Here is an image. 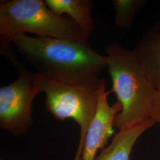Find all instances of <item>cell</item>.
I'll return each mask as SVG.
<instances>
[{"instance_id": "cell-1", "label": "cell", "mask_w": 160, "mask_h": 160, "mask_svg": "<svg viewBox=\"0 0 160 160\" xmlns=\"http://www.w3.org/2000/svg\"><path fill=\"white\" fill-rule=\"evenodd\" d=\"M12 43L23 57L46 78L97 87L107 68V57L92 47L88 38L71 41L48 37L15 36Z\"/></svg>"}, {"instance_id": "cell-2", "label": "cell", "mask_w": 160, "mask_h": 160, "mask_svg": "<svg viewBox=\"0 0 160 160\" xmlns=\"http://www.w3.org/2000/svg\"><path fill=\"white\" fill-rule=\"evenodd\" d=\"M107 69L121 110L114 126L120 131L152 120L157 90L132 52L118 43L107 46Z\"/></svg>"}, {"instance_id": "cell-3", "label": "cell", "mask_w": 160, "mask_h": 160, "mask_svg": "<svg viewBox=\"0 0 160 160\" xmlns=\"http://www.w3.org/2000/svg\"><path fill=\"white\" fill-rule=\"evenodd\" d=\"M26 33L71 41L88 38L72 19L56 14L45 1L1 0L0 51L13 65L18 60L10 43L15 36Z\"/></svg>"}, {"instance_id": "cell-4", "label": "cell", "mask_w": 160, "mask_h": 160, "mask_svg": "<svg viewBox=\"0 0 160 160\" xmlns=\"http://www.w3.org/2000/svg\"><path fill=\"white\" fill-rule=\"evenodd\" d=\"M34 77L38 93L45 95L46 110L57 120L72 119L80 126V142L74 160H81L87 133L97 112L100 85L68 84L37 72Z\"/></svg>"}, {"instance_id": "cell-5", "label": "cell", "mask_w": 160, "mask_h": 160, "mask_svg": "<svg viewBox=\"0 0 160 160\" xmlns=\"http://www.w3.org/2000/svg\"><path fill=\"white\" fill-rule=\"evenodd\" d=\"M18 77L0 88V128L14 136H20L33 124L32 104L38 94L34 72L20 62L16 67Z\"/></svg>"}, {"instance_id": "cell-6", "label": "cell", "mask_w": 160, "mask_h": 160, "mask_svg": "<svg viewBox=\"0 0 160 160\" xmlns=\"http://www.w3.org/2000/svg\"><path fill=\"white\" fill-rule=\"evenodd\" d=\"M106 82L102 80L98 92V105L96 115L86 135L81 160H95L99 149H103L113 133L116 117L121 110L116 102L111 106L108 100Z\"/></svg>"}, {"instance_id": "cell-7", "label": "cell", "mask_w": 160, "mask_h": 160, "mask_svg": "<svg viewBox=\"0 0 160 160\" xmlns=\"http://www.w3.org/2000/svg\"><path fill=\"white\" fill-rule=\"evenodd\" d=\"M132 52L160 90V19L145 32Z\"/></svg>"}, {"instance_id": "cell-8", "label": "cell", "mask_w": 160, "mask_h": 160, "mask_svg": "<svg viewBox=\"0 0 160 160\" xmlns=\"http://www.w3.org/2000/svg\"><path fill=\"white\" fill-rule=\"evenodd\" d=\"M155 124V122L150 120L119 131L110 145L102 150L95 160H130L132 149L138 139Z\"/></svg>"}, {"instance_id": "cell-9", "label": "cell", "mask_w": 160, "mask_h": 160, "mask_svg": "<svg viewBox=\"0 0 160 160\" xmlns=\"http://www.w3.org/2000/svg\"><path fill=\"white\" fill-rule=\"evenodd\" d=\"M46 5L56 14H66L72 19L87 37L94 30L92 0H45Z\"/></svg>"}, {"instance_id": "cell-10", "label": "cell", "mask_w": 160, "mask_h": 160, "mask_svg": "<svg viewBox=\"0 0 160 160\" xmlns=\"http://www.w3.org/2000/svg\"><path fill=\"white\" fill-rule=\"evenodd\" d=\"M147 2L144 0L112 1L116 26L120 29H131L136 14Z\"/></svg>"}, {"instance_id": "cell-11", "label": "cell", "mask_w": 160, "mask_h": 160, "mask_svg": "<svg viewBox=\"0 0 160 160\" xmlns=\"http://www.w3.org/2000/svg\"><path fill=\"white\" fill-rule=\"evenodd\" d=\"M152 120L155 122V123H160V90H157L156 92Z\"/></svg>"}]
</instances>
